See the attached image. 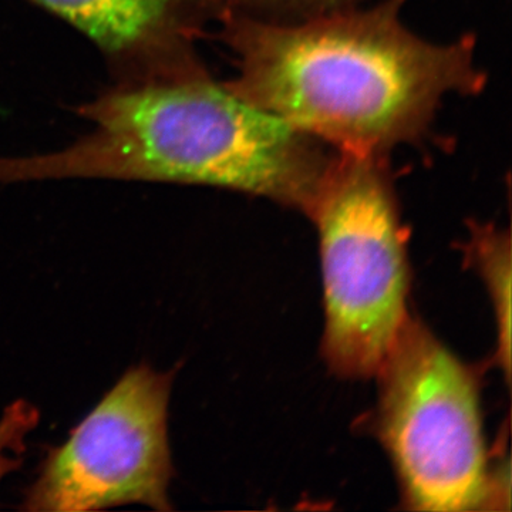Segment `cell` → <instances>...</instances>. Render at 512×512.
I'll list each match as a JSON object with an SVG mask.
<instances>
[{
  "label": "cell",
  "instance_id": "1",
  "mask_svg": "<svg viewBox=\"0 0 512 512\" xmlns=\"http://www.w3.org/2000/svg\"><path fill=\"white\" fill-rule=\"evenodd\" d=\"M404 2L293 23L224 13L222 37L238 59V76L225 84L343 153L384 157L419 140L447 94L485 84L473 37L421 39L400 20Z\"/></svg>",
  "mask_w": 512,
  "mask_h": 512
},
{
  "label": "cell",
  "instance_id": "2",
  "mask_svg": "<svg viewBox=\"0 0 512 512\" xmlns=\"http://www.w3.org/2000/svg\"><path fill=\"white\" fill-rule=\"evenodd\" d=\"M79 113L94 126L87 136L50 153L0 157V183L103 178L212 185L308 214L335 157L198 70L104 94Z\"/></svg>",
  "mask_w": 512,
  "mask_h": 512
},
{
  "label": "cell",
  "instance_id": "3",
  "mask_svg": "<svg viewBox=\"0 0 512 512\" xmlns=\"http://www.w3.org/2000/svg\"><path fill=\"white\" fill-rule=\"evenodd\" d=\"M319 234L330 370L375 376L409 318L406 229L384 157L339 151L308 214Z\"/></svg>",
  "mask_w": 512,
  "mask_h": 512
},
{
  "label": "cell",
  "instance_id": "4",
  "mask_svg": "<svg viewBox=\"0 0 512 512\" xmlns=\"http://www.w3.org/2000/svg\"><path fill=\"white\" fill-rule=\"evenodd\" d=\"M373 433L392 460L404 507L491 510V467L476 372L409 315L377 370Z\"/></svg>",
  "mask_w": 512,
  "mask_h": 512
},
{
  "label": "cell",
  "instance_id": "5",
  "mask_svg": "<svg viewBox=\"0 0 512 512\" xmlns=\"http://www.w3.org/2000/svg\"><path fill=\"white\" fill-rule=\"evenodd\" d=\"M174 377L175 370L130 367L69 439L49 451L20 510L84 512L130 504L173 510L168 404Z\"/></svg>",
  "mask_w": 512,
  "mask_h": 512
},
{
  "label": "cell",
  "instance_id": "6",
  "mask_svg": "<svg viewBox=\"0 0 512 512\" xmlns=\"http://www.w3.org/2000/svg\"><path fill=\"white\" fill-rule=\"evenodd\" d=\"M109 53L136 49L173 28L183 5L200 0H32Z\"/></svg>",
  "mask_w": 512,
  "mask_h": 512
},
{
  "label": "cell",
  "instance_id": "7",
  "mask_svg": "<svg viewBox=\"0 0 512 512\" xmlns=\"http://www.w3.org/2000/svg\"><path fill=\"white\" fill-rule=\"evenodd\" d=\"M466 262L480 275L493 303L497 323L498 366L505 379L511 375V237L508 229L473 224L464 245Z\"/></svg>",
  "mask_w": 512,
  "mask_h": 512
},
{
  "label": "cell",
  "instance_id": "8",
  "mask_svg": "<svg viewBox=\"0 0 512 512\" xmlns=\"http://www.w3.org/2000/svg\"><path fill=\"white\" fill-rule=\"evenodd\" d=\"M205 8L224 15L248 16L266 22H302L353 8L359 0H201Z\"/></svg>",
  "mask_w": 512,
  "mask_h": 512
},
{
  "label": "cell",
  "instance_id": "9",
  "mask_svg": "<svg viewBox=\"0 0 512 512\" xmlns=\"http://www.w3.org/2000/svg\"><path fill=\"white\" fill-rule=\"evenodd\" d=\"M39 421V410L28 400L19 399L6 407L0 419V483L22 464L26 440Z\"/></svg>",
  "mask_w": 512,
  "mask_h": 512
}]
</instances>
